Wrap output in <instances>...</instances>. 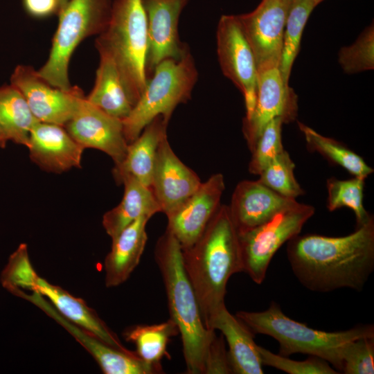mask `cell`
<instances>
[{"instance_id":"cell-1","label":"cell","mask_w":374,"mask_h":374,"mask_svg":"<svg viewBox=\"0 0 374 374\" xmlns=\"http://www.w3.org/2000/svg\"><path fill=\"white\" fill-rule=\"evenodd\" d=\"M287 242L292 271L311 291L350 288L360 292L374 269L373 217L345 236L298 234Z\"/></svg>"},{"instance_id":"cell-2","label":"cell","mask_w":374,"mask_h":374,"mask_svg":"<svg viewBox=\"0 0 374 374\" xmlns=\"http://www.w3.org/2000/svg\"><path fill=\"white\" fill-rule=\"evenodd\" d=\"M183 265L194 289L205 327L225 306L229 278L242 272L238 233L229 206L221 204L199 238L181 248Z\"/></svg>"},{"instance_id":"cell-3","label":"cell","mask_w":374,"mask_h":374,"mask_svg":"<svg viewBox=\"0 0 374 374\" xmlns=\"http://www.w3.org/2000/svg\"><path fill=\"white\" fill-rule=\"evenodd\" d=\"M154 259L165 286L170 319L181 337L187 373L203 374L206 352L215 332L204 324L196 294L184 267L181 247L168 229L156 244Z\"/></svg>"},{"instance_id":"cell-4","label":"cell","mask_w":374,"mask_h":374,"mask_svg":"<svg viewBox=\"0 0 374 374\" xmlns=\"http://www.w3.org/2000/svg\"><path fill=\"white\" fill-rule=\"evenodd\" d=\"M96 48L99 55L107 56L113 61L134 106L148 80V25L142 0L112 2L109 23L98 35Z\"/></svg>"},{"instance_id":"cell-5","label":"cell","mask_w":374,"mask_h":374,"mask_svg":"<svg viewBox=\"0 0 374 374\" xmlns=\"http://www.w3.org/2000/svg\"><path fill=\"white\" fill-rule=\"evenodd\" d=\"M235 316L256 334L271 337L279 344V355L289 357L302 353L328 362L341 372V352L344 345L362 337H374L373 324H359L343 331L319 330L285 315L278 303L272 301L262 312L240 310Z\"/></svg>"},{"instance_id":"cell-6","label":"cell","mask_w":374,"mask_h":374,"mask_svg":"<svg viewBox=\"0 0 374 374\" xmlns=\"http://www.w3.org/2000/svg\"><path fill=\"white\" fill-rule=\"evenodd\" d=\"M197 78L189 48L179 60L168 58L159 62L148 78L139 100L122 121L127 143L134 141L156 117L162 116L169 122L175 107L191 98Z\"/></svg>"},{"instance_id":"cell-7","label":"cell","mask_w":374,"mask_h":374,"mask_svg":"<svg viewBox=\"0 0 374 374\" xmlns=\"http://www.w3.org/2000/svg\"><path fill=\"white\" fill-rule=\"evenodd\" d=\"M111 0H69L57 14L59 21L52 39L50 53L37 70L52 86L70 90L69 68L77 46L86 38L100 35L111 15Z\"/></svg>"},{"instance_id":"cell-8","label":"cell","mask_w":374,"mask_h":374,"mask_svg":"<svg viewBox=\"0 0 374 374\" xmlns=\"http://www.w3.org/2000/svg\"><path fill=\"white\" fill-rule=\"evenodd\" d=\"M1 282L8 291L13 289L26 290L46 297L57 311L69 321L114 348L129 350L85 301L72 296L60 287L51 284L35 272L30 261L26 244H19L10 255L1 272Z\"/></svg>"},{"instance_id":"cell-9","label":"cell","mask_w":374,"mask_h":374,"mask_svg":"<svg viewBox=\"0 0 374 374\" xmlns=\"http://www.w3.org/2000/svg\"><path fill=\"white\" fill-rule=\"evenodd\" d=\"M314 212L312 206L295 202L261 224L238 233L242 272L260 285L276 252L299 234Z\"/></svg>"},{"instance_id":"cell-10","label":"cell","mask_w":374,"mask_h":374,"mask_svg":"<svg viewBox=\"0 0 374 374\" xmlns=\"http://www.w3.org/2000/svg\"><path fill=\"white\" fill-rule=\"evenodd\" d=\"M217 53L221 70L242 93L249 118L257 96L258 69L253 51L247 41L237 15H224L218 22Z\"/></svg>"},{"instance_id":"cell-11","label":"cell","mask_w":374,"mask_h":374,"mask_svg":"<svg viewBox=\"0 0 374 374\" xmlns=\"http://www.w3.org/2000/svg\"><path fill=\"white\" fill-rule=\"evenodd\" d=\"M292 0H262L251 12L238 15L258 72L278 67L286 20Z\"/></svg>"},{"instance_id":"cell-12","label":"cell","mask_w":374,"mask_h":374,"mask_svg":"<svg viewBox=\"0 0 374 374\" xmlns=\"http://www.w3.org/2000/svg\"><path fill=\"white\" fill-rule=\"evenodd\" d=\"M10 84L23 94L35 118L42 122L64 126L72 118L84 93L77 86L62 90L52 86L32 66L17 65Z\"/></svg>"},{"instance_id":"cell-13","label":"cell","mask_w":374,"mask_h":374,"mask_svg":"<svg viewBox=\"0 0 374 374\" xmlns=\"http://www.w3.org/2000/svg\"><path fill=\"white\" fill-rule=\"evenodd\" d=\"M64 127L84 149L104 152L115 165L124 159L128 143L122 121L107 114L84 96L80 98L74 114Z\"/></svg>"},{"instance_id":"cell-14","label":"cell","mask_w":374,"mask_h":374,"mask_svg":"<svg viewBox=\"0 0 374 374\" xmlns=\"http://www.w3.org/2000/svg\"><path fill=\"white\" fill-rule=\"evenodd\" d=\"M297 97L285 86L278 67L258 72L257 96L251 116L243 120L242 132L251 152L266 125L280 118L284 123L295 120L297 116Z\"/></svg>"},{"instance_id":"cell-15","label":"cell","mask_w":374,"mask_h":374,"mask_svg":"<svg viewBox=\"0 0 374 374\" xmlns=\"http://www.w3.org/2000/svg\"><path fill=\"white\" fill-rule=\"evenodd\" d=\"M189 0H142L146 15L148 50L146 60L148 78L155 66L168 58L179 60L188 49L179 40V17Z\"/></svg>"},{"instance_id":"cell-16","label":"cell","mask_w":374,"mask_h":374,"mask_svg":"<svg viewBox=\"0 0 374 374\" xmlns=\"http://www.w3.org/2000/svg\"><path fill=\"white\" fill-rule=\"evenodd\" d=\"M225 189L221 173L213 175L181 205L167 215V229L181 248L191 246L199 238L217 211Z\"/></svg>"},{"instance_id":"cell-17","label":"cell","mask_w":374,"mask_h":374,"mask_svg":"<svg viewBox=\"0 0 374 374\" xmlns=\"http://www.w3.org/2000/svg\"><path fill=\"white\" fill-rule=\"evenodd\" d=\"M198 175L175 154L166 134L159 145L150 188L166 216L200 186Z\"/></svg>"},{"instance_id":"cell-18","label":"cell","mask_w":374,"mask_h":374,"mask_svg":"<svg viewBox=\"0 0 374 374\" xmlns=\"http://www.w3.org/2000/svg\"><path fill=\"white\" fill-rule=\"evenodd\" d=\"M28 148L30 159L46 172L60 173L81 167L84 148L62 125L37 121L30 130Z\"/></svg>"},{"instance_id":"cell-19","label":"cell","mask_w":374,"mask_h":374,"mask_svg":"<svg viewBox=\"0 0 374 374\" xmlns=\"http://www.w3.org/2000/svg\"><path fill=\"white\" fill-rule=\"evenodd\" d=\"M22 298L40 308L66 329L93 356L104 373L140 374L143 372V363L135 352L114 348L93 334L69 321L42 295L34 292L31 295L25 293Z\"/></svg>"},{"instance_id":"cell-20","label":"cell","mask_w":374,"mask_h":374,"mask_svg":"<svg viewBox=\"0 0 374 374\" xmlns=\"http://www.w3.org/2000/svg\"><path fill=\"white\" fill-rule=\"evenodd\" d=\"M295 202L296 199L284 197L258 180H243L236 186L229 208L240 233L261 224Z\"/></svg>"},{"instance_id":"cell-21","label":"cell","mask_w":374,"mask_h":374,"mask_svg":"<svg viewBox=\"0 0 374 374\" xmlns=\"http://www.w3.org/2000/svg\"><path fill=\"white\" fill-rule=\"evenodd\" d=\"M208 330H218L225 338L233 373H263L258 345L254 341L255 334L235 315L231 314L226 305L212 319Z\"/></svg>"},{"instance_id":"cell-22","label":"cell","mask_w":374,"mask_h":374,"mask_svg":"<svg viewBox=\"0 0 374 374\" xmlns=\"http://www.w3.org/2000/svg\"><path fill=\"white\" fill-rule=\"evenodd\" d=\"M150 217L141 216L112 238L111 250L104 262L107 287L123 283L138 266L148 240L145 229Z\"/></svg>"},{"instance_id":"cell-23","label":"cell","mask_w":374,"mask_h":374,"mask_svg":"<svg viewBox=\"0 0 374 374\" xmlns=\"http://www.w3.org/2000/svg\"><path fill=\"white\" fill-rule=\"evenodd\" d=\"M168 123L162 116L156 117L128 144L124 159L113 169L117 182L120 184L124 176L130 175L150 188L158 147L166 134Z\"/></svg>"},{"instance_id":"cell-24","label":"cell","mask_w":374,"mask_h":374,"mask_svg":"<svg viewBox=\"0 0 374 374\" xmlns=\"http://www.w3.org/2000/svg\"><path fill=\"white\" fill-rule=\"evenodd\" d=\"M120 184L124 185V194L120 204L106 212L103 217V226L112 238L143 215L152 216L161 212L150 187L130 175L124 176Z\"/></svg>"},{"instance_id":"cell-25","label":"cell","mask_w":374,"mask_h":374,"mask_svg":"<svg viewBox=\"0 0 374 374\" xmlns=\"http://www.w3.org/2000/svg\"><path fill=\"white\" fill-rule=\"evenodd\" d=\"M86 98L107 114L121 121L128 116L134 107L114 63L105 55H100L95 84Z\"/></svg>"},{"instance_id":"cell-26","label":"cell","mask_w":374,"mask_h":374,"mask_svg":"<svg viewBox=\"0 0 374 374\" xmlns=\"http://www.w3.org/2000/svg\"><path fill=\"white\" fill-rule=\"evenodd\" d=\"M37 121L16 87H0V131L7 140L28 148L30 130Z\"/></svg>"},{"instance_id":"cell-27","label":"cell","mask_w":374,"mask_h":374,"mask_svg":"<svg viewBox=\"0 0 374 374\" xmlns=\"http://www.w3.org/2000/svg\"><path fill=\"white\" fill-rule=\"evenodd\" d=\"M179 333L176 323L168 321L154 325H136L125 330L123 335L136 346V353L143 362L161 368V360L167 355L170 339Z\"/></svg>"},{"instance_id":"cell-28","label":"cell","mask_w":374,"mask_h":374,"mask_svg":"<svg viewBox=\"0 0 374 374\" xmlns=\"http://www.w3.org/2000/svg\"><path fill=\"white\" fill-rule=\"evenodd\" d=\"M300 131L303 133L308 149L317 152L334 165L339 166L353 177L366 179L373 172L359 154L343 143L329 137L324 136L303 123L298 122Z\"/></svg>"},{"instance_id":"cell-29","label":"cell","mask_w":374,"mask_h":374,"mask_svg":"<svg viewBox=\"0 0 374 374\" xmlns=\"http://www.w3.org/2000/svg\"><path fill=\"white\" fill-rule=\"evenodd\" d=\"M314 0H292L283 33V48L278 66L283 80L289 87L294 62L300 49L302 34L312 10L317 6Z\"/></svg>"},{"instance_id":"cell-30","label":"cell","mask_w":374,"mask_h":374,"mask_svg":"<svg viewBox=\"0 0 374 374\" xmlns=\"http://www.w3.org/2000/svg\"><path fill=\"white\" fill-rule=\"evenodd\" d=\"M364 183V179L357 177L344 180L330 177L326 181L328 210L334 211L341 207L350 208L355 215V228L365 224L373 217L363 205Z\"/></svg>"},{"instance_id":"cell-31","label":"cell","mask_w":374,"mask_h":374,"mask_svg":"<svg viewBox=\"0 0 374 374\" xmlns=\"http://www.w3.org/2000/svg\"><path fill=\"white\" fill-rule=\"evenodd\" d=\"M295 164L283 150L259 174L258 181L276 193L292 199L305 194L294 176Z\"/></svg>"},{"instance_id":"cell-32","label":"cell","mask_w":374,"mask_h":374,"mask_svg":"<svg viewBox=\"0 0 374 374\" xmlns=\"http://www.w3.org/2000/svg\"><path fill=\"white\" fill-rule=\"evenodd\" d=\"M283 121L277 118L269 122L259 136L251 150L249 172L259 175L262 170L284 150L282 143Z\"/></svg>"},{"instance_id":"cell-33","label":"cell","mask_w":374,"mask_h":374,"mask_svg":"<svg viewBox=\"0 0 374 374\" xmlns=\"http://www.w3.org/2000/svg\"><path fill=\"white\" fill-rule=\"evenodd\" d=\"M339 63L347 73H355L374 68V29L372 24L350 46L341 48Z\"/></svg>"},{"instance_id":"cell-34","label":"cell","mask_w":374,"mask_h":374,"mask_svg":"<svg viewBox=\"0 0 374 374\" xmlns=\"http://www.w3.org/2000/svg\"><path fill=\"white\" fill-rule=\"evenodd\" d=\"M258 351L263 366L274 367L289 374H337L336 369L326 360L310 356L303 361H296L288 357L275 354L258 346Z\"/></svg>"},{"instance_id":"cell-35","label":"cell","mask_w":374,"mask_h":374,"mask_svg":"<svg viewBox=\"0 0 374 374\" xmlns=\"http://www.w3.org/2000/svg\"><path fill=\"white\" fill-rule=\"evenodd\" d=\"M345 374L374 373V337L358 338L346 343L341 352Z\"/></svg>"},{"instance_id":"cell-36","label":"cell","mask_w":374,"mask_h":374,"mask_svg":"<svg viewBox=\"0 0 374 374\" xmlns=\"http://www.w3.org/2000/svg\"><path fill=\"white\" fill-rule=\"evenodd\" d=\"M204 374L233 373L223 335L213 337L206 352Z\"/></svg>"},{"instance_id":"cell-37","label":"cell","mask_w":374,"mask_h":374,"mask_svg":"<svg viewBox=\"0 0 374 374\" xmlns=\"http://www.w3.org/2000/svg\"><path fill=\"white\" fill-rule=\"evenodd\" d=\"M25 10L32 17L44 18L58 14L59 0H22Z\"/></svg>"},{"instance_id":"cell-38","label":"cell","mask_w":374,"mask_h":374,"mask_svg":"<svg viewBox=\"0 0 374 374\" xmlns=\"http://www.w3.org/2000/svg\"><path fill=\"white\" fill-rule=\"evenodd\" d=\"M7 141L8 140L5 138V136L0 131V148H5Z\"/></svg>"},{"instance_id":"cell-39","label":"cell","mask_w":374,"mask_h":374,"mask_svg":"<svg viewBox=\"0 0 374 374\" xmlns=\"http://www.w3.org/2000/svg\"><path fill=\"white\" fill-rule=\"evenodd\" d=\"M59 1H60V11L66 5V3H68L69 0H59Z\"/></svg>"},{"instance_id":"cell-40","label":"cell","mask_w":374,"mask_h":374,"mask_svg":"<svg viewBox=\"0 0 374 374\" xmlns=\"http://www.w3.org/2000/svg\"><path fill=\"white\" fill-rule=\"evenodd\" d=\"M314 1L317 3V4H319L324 0H314Z\"/></svg>"}]
</instances>
